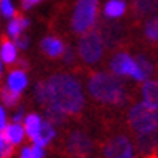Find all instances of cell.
I'll list each match as a JSON object with an SVG mask.
<instances>
[{
	"label": "cell",
	"mask_w": 158,
	"mask_h": 158,
	"mask_svg": "<svg viewBox=\"0 0 158 158\" xmlns=\"http://www.w3.org/2000/svg\"><path fill=\"white\" fill-rule=\"evenodd\" d=\"M85 103L81 82L74 76L56 73L44 82V108H55L64 116H76L82 111Z\"/></svg>",
	"instance_id": "cell-1"
},
{
	"label": "cell",
	"mask_w": 158,
	"mask_h": 158,
	"mask_svg": "<svg viewBox=\"0 0 158 158\" xmlns=\"http://www.w3.org/2000/svg\"><path fill=\"white\" fill-rule=\"evenodd\" d=\"M87 89L90 97L100 103L123 105L127 100L124 81L111 73H92L87 81Z\"/></svg>",
	"instance_id": "cell-2"
},
{
	"label": "cell",
	"mask_w": 158,
	"mask_h": 158,
	"mask_svg": "<svg viewBox=\"0 0 158 158\" xmlns=\"http://www.w3.org/2000/svg\"><path fill=\"white\" fill-rule=\"evenodd\" d=\"M127 123L135 135L156 134V110L140 102L129 110Z\"/></svg>",
	"instance_id": "cell-3"
},
{
	"label": "cell",
	"mask_w": 158,
	"mask_h": 158,
	"mask_svg": "<svg viewBox=\"0 0 158 158\" xmlns=\"http://www.w3.org/2000/svg\"><path fill=\"white\" fill-rule=\"evenodd\" d=\"M98 15V0H77L71 19L73 31L77 35H84L94 29Z\"/></svg>",
	"instance_id": "cell-4"
},
{
	"label": "cell",
	"mask_w": 158,
	"mask_h": 158,
	"mask_svg": "<svg viewBox=\"0 0 158 158\" xmlns=\"http://www.w3.org/2000/svg\"><path fill=\"white\" fill-rule=\"evenodd\" d=\"M79 58L85 64H95L102 60L103 56V37L102 32L92 29L87 34H84L79 39L77 44Z\"/></svg>",
	"instance_id": "cell-5"
},
{
	"label": "cell",
	"mask_w": 158,
	"mask_h": 158,
	"mask_svg": "<svg viewBox=\"0 0 158 158\" xmlns=\"http://www.w3.org/2000/svg\"><path fill=\"white\" fill-rule=\"evenodd\" d=\"M103 156L105 158H135V147L129 137L118 134L105 142Z\"/></svg>",
	"instance_id": "cell-6"
},
{
	"label": "cell",
	"mask_w": 158,
	"mask_h": 158,
	"mask_svg": "<svg viewBox=\"0 0 158 158\" xmlns=\"http://www.w3.org/2000/svg\"><path fill=\"white\" fill-rule=\"evenodd\" d=\"M110 68H111V74L114 76H131L134 77L135 81H140L143 82V79L137 69V64H135V60L132 58L129 53L126 52H118L111 56V61H110Z\"/></svg>",
	"instance_id": "cell-7"
},
{
	"label": "cell",
	"mask_w": 158,
	"mask_h": 158,
	"mask_svg": "<svg viewBox=\"0 0 158 158\" xmlns=\"http://www.w3.org/2000/svg\"><path fill=\"white\" fill-rule=\"evenodd\" d=\"M92 139L82 131H73L66 140V152L76 158H87L92 152Z\"/></svg>",
	"instance_id": "cell-8"
},
{
	"label": "cell",
	"mask_w": 158,
	"mask_h": 158,
	"mask_svg": "<svg viewBox=\"0 0 158 158\" xmlns=\"http://www.w3.org/2000/svg\"><path fill=\"white\" fill-rule=\"evenodd\" d=\"M140 156H150L156 155V134H148V135H137L135 145Z\"/></svg>",
	"instance_id": "cell-9"
},
{
	"label": "cell",
	"mask_w": 158,
	"mask_h": 158,
	"mask_svg": "<svg viewBox=\"0 0 158 158\" xmlns=\"http://www.w3.org/2000/svg\"><path fill=\"white\" fill-rule=\"evenodd\" d=\"M2 135H3V139L5 142L8 143V145L11 147H15L18 145V143L23 142L24 139V129L21 124H8V126H5L3 127V131H2Z\"/></svg>",
	"instance_id": "cell-10"
},
{
	"label": "cell",
	"mask_w": 158,
	"mask_h": 158,
	"mask_svg": "<svg viewBox=\"0 0 158 158\" xmlns=\"http://www.w3.org/2000/svg\"><path fill=\"white\" fill-rule=\"evenodd\" d=\"M42 50L44 53L50 58H58V56L63 55V50H64V44L58 39V37H53V35H48L42 40Z\"/></svg>",
	"instance_id": "cell-11"
},
{
	"label": "cell",
	"mask_w": 158,
	"mask_h": 158,
	"mask_svg": "<svg viewBox=\"0 0 158 158\" xmlns=\"http://www.w3.org/2000/svg\"><path fill=\"white\" fill-rule=\"evenodd\" d=\"M53 135H55L53 126L50 124L48 121H42L40 127H39V132L35 134V137L32 139V140H34V145H35V147H40V148L47 147L48 142L53 139Z\"/></svg>",
	"instance_id": "cell-12"
},
{
	"label": "cell",
	"mask_w": 158,
	"mask_h": 158,
	"mask_svg": "<svg viewBox=\"0 0 158 158\" xmlns=\"http://www.w3.org/2000/svg\"><path fill=\"white\" fill-rule=\"evenodd\" d=\"M156 94H158L156 81H153V79H147V81L143 82V85H142V97H143L142 102L156 110V106H158L156 105V97H158Z\"/></svg>",
	"instance_id": "cell-13"
},
{
	"label": "cell",
	"mask_w": 158,
	"mask_h": 158,
	"mask_svg": "<svg viewBox=\"0 0 158 158\" xmlns=\"http://www.w3.org/2000/svg\"><path fill=\"white\" fill-rule=\"evenodd\" d=\"M16 56H18V50L15 47L11 40H8L2 35V47H0V60H2L5 64H13L16 61Z\"/></svg>",
	"instance_id": "cell-14"
},
{
	"label": "cell",
	"mask_w": 158,
	"mask_h": 158,
	"mask_svg": "<svg viewBox=\"0 0 158 158\" xmlns=\"http://www.w3.org/2000/svg\"><path fill=\"white\" fill-rule=\"evenodd\" d=\"M27 85V76L24 71L21 69H15L11 71L10 76H8V85L6 87L11 89L13 92H18V94H21Z\"/></svg>",
	"instance_id": "cell-15"
},
{
	"label": "cell",
	"mask_w": 158,
	"mask_h": 158,
	"mask_svg": "<svg viewBox=\"0 0 158 158\" xmlns=\"http://www.w3.org/2000/svg\"><path fill=\"white\" fill-rule=\"evenodd\" d=\"M126 13V2L124 0H108L105 3L103 15L106 18H119Z\"/></svg>",
	"instance_id": "cell-16"
},
{
	"label": "cell",
	"mask_w": 158,
	"mask_h": 158,
	"mask_svg": "<svg viewBox=\"0 0 158 158\" xmlns=\"http://www.w3.org/2000/svg\"><path fill=\"white\" fill-rule=\"evenodd\" d=\"M24 121V134H27V137H29L31 140L35 137V134L39 132V127H40V123H42V119L39 114H35V113H31V114H27V116L23 119Z\"/></svg>",
	"instance_id": "cell-17"
},
{
	"label": "cell",
	"mask_w": 158,
	"mask_h": 158,
	"mask_svg": "<svg viewBox=\"0 0 158 158\" xmlns=\"http://www.w3.org/2000/svg\"><path fill=\"white\" fill-rule=\"evenodd\" d=\"M132 8L139 16L150 15L156 8V0H132Z\"/></svg>",
	"instance_id": "cell-18"
},
{
	"label": "cell",
	"mask_w": 158,
	"mask_h": 158,
	"mask_svg": "<svg viewBox=\"0 0 158 158\" xmlns=\"http://www.w3.org/2000/svg\"><path fill=\"white\" fill-rule=\"evenodd\" d=\"M27 26H29V21H27L26 18L19 16V15H15V18H13L10 21V24H8V34L13 39H16L18 35H21V31L26 29Z\"/></svg>",
	"instance_id": "cell-19"
},
{
	"label": "cell",
	"mask_w": 158,
	"mask_h": 158,
	"mask_svg": "<svg viewBox=\"0 0 158 158\" xmlns=\"http://www.w3.org/2000/svg\"><path fill=\"white\" fill-rule=\"evenodd\" d=\"M135 64H137V69H139V73H140V76H142V79H143V82H145L147 79L152 76V73H153V64L150 63L143 55H139V56H137Z\"/></svg>",
	"instance_id": "cell-20"
},
{
	"label": "cell",
	"mask_w": 158,
	"mask_h": 158,
	"mask_svg": "<svg viewBox=\"0 0 158 158\" xmlns=\"http://www.w3.org/2000/svg\"><path fill=\"white\" fill-rule=\"evenodd\" d=\"M2 102L6 105V106H15L18 102H19V98H21V94H18V92H13L11 89L8 87H3L2 89Z\"/></svg>",
	"instance_id": "cell-21"
},
{
	"label": "cell",
	"mask_w": 158,
	"mask_h": 158,
	"mask_svg": "<svg viewBox=\"0 0 158 158\" xmlns=\"http://www.w3.org/2000/svg\"><path fill=\"white\" fill-rule=\"evenodd\" d=\"M145 35L148 40L156 42L158 37V24H156V18H150L148 23L145 24Z\"/></svg>",
	"instance_id": "cell-22"
},
{
	"label": "cell",
	"mask_w": 158,
	"mask_h": 158,
	"mask_svg": "<svg viewBox=\"0 0 158 158\" xmlns=\"http://www.w3.org/2000/svg\"><path fill=\"white\" fill-rule=\"evenodd\" d=\"M0 11H2V15L6 16V18H13L16 15L11 0H0Z\"/></svg>",
	"instance_id": "cell-23"
},
{
	"label": "cell",
	"mask_w": 158,
	"mask_h": 158,
	"mask_svg": "<svg viewBox=\"0 0 158 158\" xmlns=\"http://www.w3.org/2000/svg\"><path fill=\"white\" fill-rule=\"evenodd\" d=\"M13 153V147L5 142L2 132H0V158H10Z\"/></svg>",
	"instance_id": "cell-24"
},
{
	"label": "cell",
	"mask_w": 158,
	"mask_h": 158,
	"mask_svg": "<svg viewBox=\"0 0 158 158\" xmlns=\"http://www.w3.org/2000/svg\"><path fill=\"white\" fill-rule=\"evenodd\" d=\"M63 58H64V63H73L74 60H76V53H74V50H73V47H64V50H63Z\"/></svg>",
	"instance_id": "cell-25"
},
{
	"label": "cell",
	"mask_w": 158,
	"mask_h": 158,
	"mask_svg": "<svg viewBox=\"0 0 158 158\" xmlns=\"http://www.w3.org/2000/svg\"><path fill=\"white\" fill-rule=\"evenodd\" d=\"M15 47H16V50L18 48H21V50H26V47L29 45V39L26 37V35H18V37L15 39Z\"/></svg>",
	"instance_id": "cell-26"
},
{
	"label": "cell",
	"mask_w": 158,
	"mask_h": 158,
	"mask_svg": "<svg viewBox=\"0 0 158 158\" xmlns=\"http://www.w3.org/2000/svg\"><path fill=\"white\" fill-rule=\"evenodd\" d=\"M31 158H44V148L40 147H31Z\"/></svg>",
	"instance_id": "cell-27"
},
{
	"label": "cell",
	"mask_w": 158,
	"mask_h": 158,
	"mask_svg": "<svg viewBox=\"0 0 158 158\" xmlns=\"http://www.w3.org/2000/svg\"><path fill=\"white\" fill-rule=\"evenodd\" d=\"M5 126H6V114H5L3 106H0V132L3 131Z\"/></svg>",
	"instance_id": "cell-28"
},
{
	"label": "cell",
	"mask_w": 158,
	"mask_h": 158,
	"mask_svg": "<svg viewBox=\"0 0 158 158\" xmlns=\"http://www.w3.org/2000/svg\"><path fill=\"white\" fill-rule=\"evenodd\" d=\"M39 2H42V0H23V2H21V5H23L24 10H29V8H32L35 3H39Z\"/></svg>",
	"instance_id": "cell-29"
},
{
	"label": "cell",
	"mask_w": 158,
	"mask_h": 158,
	"mask_svg": "<svg viewBox=\"0 0 158 158\" xmlns=\"http://www.w3.org/2000/svg\"><path fill=\"white\" fill-rule=\"evenodd\" d=\"M23 119H24V114H23V111H21V110L16 111V113H15V116H13V121H15V124H19Z\"/></svg>",
	"instance_id": "cell-30"
},
{
	"label": "cell",
	"mask_w": 158,
	"mask_h": 158,
	"mask_svg": "<svg viewBox=\"0 0 158 158\" xmlns=\"http://www.w3.org/2000/svg\"><path fill=\"white\" fill-rule=\"evenodd\" d=\"M19 158H31V147H24Z\"/></svg>",
	"instance_id": "cell-31"
},
{
	"label": "cell",
	"mask_w": 158,
	"mask_h": 158,
	"mask_svg": "<svg viewBox=\"0 0 158 158\" xmlns=\"http://www.w3.org/2000/svg\"><path fill=\"white\" fill-rule=\"evenodd\" d=\"M2 71H3V68H2V61H0V77H2Z\"/></svg>",
	"instance_id": "cell-32"
}]
</instances>
